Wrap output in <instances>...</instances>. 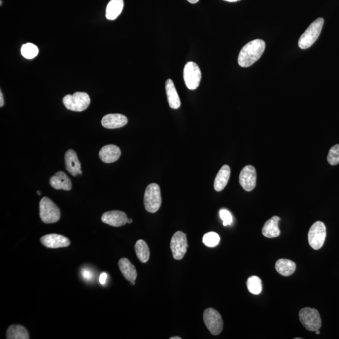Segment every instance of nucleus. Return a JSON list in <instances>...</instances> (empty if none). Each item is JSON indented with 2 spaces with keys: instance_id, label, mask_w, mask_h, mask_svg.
Wrapping results in <instances>:
<instances>
[{
  "instance_id": "f257e3e1",
  "label": "nucleus",
  "mask_w": 339,
  "mask_h": 339,
  "mask_svg": "<svg viewBox=\"0 0 339 339\" xmlns=\"http://www.w3.org/2000/svg\"><path fill=\"white\" fill-rule=\"evenodd\" d=\"M265 49V43L260 39L247 43L240 50L238 63L242 68L249 67L260 59Z\"/></svg>"
},
{
  "instance_id": "f03ea898",
  "label": "nucleus",
  "mask_w": 339,
  "mask_h": 339,
  "mask_svg": "<svg viewBox=\"0 0 339 339\" xmlns=\"http://www.w3.org/2000/svg\"><path fill=\"white\" fill-rule=\"evenodd\" d=\"M324 20L322 18H318L314 22L311 23L308 28L302 34L299 40V47L302 49H306L312 46L313 43L317 41L321 33Z\"/></svg>"
},
{
  "instance_id": "7ed1b4c3",
  "label": "nucleus",
  "mask_w": 339,
  "mask_h": 339,
  "mask_svg": "<svg viewBox=\"0 0 339 339\" xmlns=\"http://www.w3.org/2000/svg\"><path fill=\"white\" fill-rule=\"evenodd\" d=\"M63 104L70 111L82 112L88 108L91 100L88 93L77 92L74 95H68L63 98Z\"/></svg>"
},
{
  "instance_id": "20e7f679",
  "label": "nucleus",
  "mask_w": 339,
  "mask_h": 339,
  "mask_svg": "<svg viewBox=\"0 0 339 339\" xmlns=\"http://www.w3.org/2000/svg\"><path fill=\"white\" fill-rule=\"evenodd\" d=\"M40 216L45 224L56 223L60 219L61 212L51 199L44 197L40 202Z\"/></svg>"
},
{
  "instance_id": "39448f33",
  "label": "nucleus",
  "mask_w": 339,
  "mask_h": 339,
  "mask_svg": "<svg viewBox=\"0 0 339 339\" xmlns=\"http://www.w3.org/2000/svg\"><path fill=\"white\" fill-rule=\"evenodd\" d=\"M161 204L162 197L159 185L157 184L148 185L144 196V205L146 211L152 214L157 212Z\"/></svg>"
},
{
  "instance_id": "423d86ee",
  "label": "nucleus",
  "mask_w": 339,
  "mask_h": 339,
  "mask_svg": "<svg viewBox=\"0 0 339 339\" xmlns=\"http://www.w3.org/2000/svg\"><path fill=\"white\" fill-rule=\"evenodd\" d=\"M299 319L305 328L310 331H316L322 326L320 313L315 308H304L299 311Z\"/></svg>"
},
{
  "instance_id": "0eeeda50",
  "label": "nucleus",
  "mask_w": 339,
  "mask_h": 339,
  "mask_svg": "<svg viewBox=\"0 0 339 339\" xmlns=\"http://www.w3.org/2000/svg\"><path fill=\"white\" fill-rule=\"evenodd\" d=\"M326 227L321 221H317L311 226L308 232V242L315 250L322 248L326 238Z\"/></svg>"
},
{
  "instance_id": "6e6552de",
  "label": "nucleus",
  "mask_w": 339,
  "mask_h": 339,
  "mask_svg": "<svg viewBox=\"0 0 339 339\" xmlns=\"http://www.w3.org/2000/svg\"><path fill=\"white\" fill-rule=\"evenodd\" d=\"M184 79L187 88L194 90L198 88L201 79L200 68L194 62H188L184 69Z\"/></svg>"
},
{
  "instance_id": "1a4fd4ad",
  "label": "nucleus",
  "mask_w": 339,
  "mask_h": 339,
  "mask_svg": "<svg viewBox=\"0 0 339 339\" xmlns=\"http://www.w3.org/2000/svg\"><path fill=\"white\" fill-rule=\"evenodd\" d=\"M203 318L208 331L213 335H219L223 331V318L217 310L213 308L207 309L203 313Z\"/></svg>"
},
{
  "instance_id": "9d476101",
  "label": "nucleus",
  "mask_w": 339,
  "mask_h": 339,
  "mask_svg": "<svg viewBox=\"0 0 339 339\" xmlns=\"http://www.w3.org/2000/svg\"><path fill=\"white\" fill-rule=\"evenodd\" d=\"M170 247L174 259L182 260L186 254L188 248L186 235L180 231L174 234L171 238Z\"/></svg>"
},
{
  "instance_id": "9b49d317",
  "label": "nucleus",
  "mask_w": 339,
  "mask_h": 339,
  "mask_svg": "<svg viewBox=\"0 0 339 339\" xmlns=\"http://www.w3.org/2000/svg\"><path fill=\"white\" fill-rule=\"evenodd\" d=\"M256 171L253 166H246L242 169L239 175V182L242 187L247 192H250L256 185Z\"/></svg>"
},
{
  "instance_id": "f8f14e48",
  "label": "nucleus",
  "mask_w": 339,
  "mask_h": 339,
  "mask_svg": "<svg viewBox=\"0 0 339 339\" xmlns=\"http://www.w3.org/2000/svg\"><path fill=\"white\" fill-rule=\"evenodd\" d=\"M41 243L48 248L57 249L70 246V241L67 237L57 234H49L43 236L40 239Z\"/></svg>"
},
{
  "instance_id": "ddd939ff",
  "label": "nucleus",
  "mask_w": 339,
  "mask_h": 339,
  "mask_svg": "<svg viewBox=\"0 0 339 339\" xmlns=\"http://www.w3.org/2000/svg\"><path fill=\"white\" fill-rule=\"evenodd\" d=\"M66 170L71 175L76 177L81 175V164L80 163L77 153L73 150H68L64 156Z\"/></svg>"
},
{
  "instance_id": "4468645a",
  "label": "nucleus",
  "mask_w": 339,
  "mask_h": 339,
  "mask_svg": "<svg viewBox=\"0 0 339 339\" xmlns=\"http://www.w3.org/2000/svg\"><path fill=\"white\" fill-rule=\"evenodd\" d=\"M127 216L125 213L119 211V210L105 212L102 216V223L114 227L125 225L127 223Z\"/></svg>"
},
{
  "instance_id": "2eb2a0df",
  "label": "nucleus",
  "mask_w": 339,
  "mask_h": 339,
  "mask_svg": "<svg viewBox=\"0 0 339 339\" xmlns=\"http://www.w3.org/2000/svg\"><path fill=\"white\" fill-rule=\"evenodd\" d=\"M128 123V118L121 114H109L103 117L102 124L104 128L115 129L124 127Z\"/></svg>"
},
{
  "instance_id": "dca6fc26",
  "label": "nucleus",
  "mask_w": 339,
  "mask_h": 339,
  "mask_svg": "<svg viewBox=\"0 0 339 339\" xmlns=\"http://www.w3.org/2000/svg\"><path fill=\"white\" fill-rule=\"evenodd\" d=\"M50 184L56 190L69 191L72 189V182L68 176L63 171H58L50 180Z\"/></svg>"
},
{
  "instance_id": "f3484780",
  "label": "nucleus",
  "mask_w": 339,
  "mask_h": 339,
  "mask_svg": "<svg viewBox=\"0 0 339 339\" xmlns=\"http://www.w3.org/2000/svg\"><path fill=\"white\" fill-rule=\"evenodd\" d=\"M121 153L120 149L114 145L104 146L101 149L99 153L100 159L103 162L110 164L117 161L120 159Z\"/></svg>"
},
{
  "instance_id": "a211bd4d",
  "label": "nucleus",
  "mask_w": 339,
  "mask_h": 339,
  "mask_svg": "<svg viewBox=\"0 0 339 339\" xmlns=\"http://www.w3.org/2000/svg\"><path fill=\"white\" fill-rule=\"evenodd\" d=\"M166 91L167 101H168L170 107L173 109L179 108L181 106V102L172 80H167Z\"/></svg>"
},
{
  "instance_id": "6ab92c4d",
  "label": "nucleus",
  "mask_w": 339,
  "mask_h": 339,
  "mask_svg": "<svg viewBox=\"0 0 339 339\" xmlns=\"http://www.w3.org/2000/svg\"><path fill=\"white\" fill-rule=\"evenodd\" d=\"M280 218L278 216H273L268 220L262 229L263 235L267 238H275L280 235L281 231L279 229L278 223Z\"/></svg>"
},
{
  "instance_id": "aec40b11",
  "label": "nucleus",
  "mask_w": 339,
  "mask_h": 339,
  "mask_svg": "<svg viewBox=\"0 0 339 339\" xmlns=\"http://www.w3.org/2000/svg\"><path fill=\"white\" fill-rule=\"evenodd\" d=\"M119 268L125 279L128 281H135L138 276L135 266L132 265L128 259L123 258L118 262Z\"/></svg>"
},
{
  "instance_id": "412c9836",
  "label": "nucleus",
  "mask_w": 339,
  "mask_h": 339,
  "mask_svg": "<svg viewBox=\"0 0 339 339\" xmlns=\"http://www.w3.org/2000/svg\"><path fill=\"white\" fill-rule=\"evenodd\" d=\"M231 169L228 165H224L217 173L214 181V189L217 192L223 191L230 180Z\"/></svg>"
},
{
  "instance_id": "4be33fe9",
  "label": "nucleus",
  "mask_w": 339,
  "mask_h": 339,
  "mask_svg": "<svg viewBox=\"0 0 339 339\" xmlns=\"http://www.w3.org/2000/svg\"><path fill=\"white\" fill-rule=\"evenodd\" d=\"M276 271L283 276L292 275L296 270V264L287 259H279L275 264Z\"/></svg>"
},
{
  "instance_id": "5701e85b",
  "label": "nucleus",
  "mask_w": 339,
  "mask_h": 339,
  "mask_svg": "<svg viewBox=\"0 0 339 339\" xmlns=\"http://www.w3.org/2000/svg\"><path fill=\"white\" fill-rule=\"evenodd\" d=\"M124 7L123 0H111L106 8V16L107 19H116L122 12Z\"/></svg>"
},
{
  "instance_id": "b1692460",
  "label": "nucleus",
  "mask_w": 339,
  "mask_h": 339,
  "mask_svg": "<svg viewBox=\"0 0 339 339\" xmlns=\"http://www.w3.org/2000/svg\"><path fill=\"white\" fill-rule=\"evenodd\" d=\"M29 338L28 331L22 325H11L6 332V339H29Z\"/></svg>"
},
{
  "instance_id": "393cba45",
  "label": "nucleus",
  "mask_w": 339,
  "mask_h": 339,
  "mask_svg": "<svg viewBox=\"0 0 339 339\" xmlns=\"http://www.w3.org/2000/svg\"><path fill=\"white\" fill-rule=\"evenodd\" d=\"M135 250L137 257L141 263L148 262L150 256V249L145 240H138L135 245Z\"/></svg>"
},
{
  "instance_id": "a878e982",
  "label": "nucleus",
  "mask_w": 339,
  "mask_h": 339,
  "mask_svg": "<svg viewBox=\"0 0 339 339\" xmlns=\"http://www.w3.org/2000/svg\"><path fill=\"white\" fill-rule=\"evenodd\" d=\"M247 286L252 294L259 295L262 290V283L261 279L256 276H251L247 279Z\"/></svg>"
},
{
  "instance_id": "bb28decb",
  "label": "nucleus",
  "mask_w": 339,
  "mask_h": 339,
  "mask_svg": "<svg viewBox=\"0 0 339 339\" xmlns=\"http://www.w3.org/2000/svg\"><path fill=\"white\" fill-rule=\"evenodd\" d=\"M38 52L39 49L38 47L31 43H27L22 47V55L26 59H31L34 58V57L37 56Z\"/></svg>"
},
{
  "instance_id": "cd10ccee",
  "label": "nucleus",
  "mask_w": 339,
  "mask_h": 339,
  "mask_svg": "<svg viewBox=\"0 0 339 339\" xmlns=\"http://www.w3.org/2000/svg\"><path fill=\"white\" fill-rule=\"evenodd\" d=\"M203 242L206 246L209 247H216L220 242L219 235L215 232L206 233L203 237Z\"/></svg>"
},
{
  "instance_id": "c85d7f7f",
  "label": "nucleus",
  "mask_w": 339,
  "mask_h": 339,
  "mask_svg": "<svg viewBox=\"0 0 339 339\" xmlns=\"http://www.w3.org/2000/svg\"><path fill=\"white\" fill-rule=\"evenodd\" d=\"M327 160L332 166H335L339 163V144L334 145L330 149Z\"/></svg>"
},
{
  "instance_id": "c756f323",
  "label": "nucleus",
  "mask_w": 339,
  "mask_h": 339,
  "mask_svg": "<svg viewBox=\"0 0 339 339\" xmlns=\"http://www.w3.org/2000/svg\"><path fill=\"white\" fill-rule=\"evenodd\" d=\"M219 216L221 219L223 220V225L227 226L231 225L233 222V217L231 216V213L226 209H222L220 210Z\"/></svg>"
},
{
  "instance_id": "7c9ffc66",
  "label": "nucleus",
  "mask_w": 339,
  "mask_h": 339,
  "mask_svg": "<svg viewBox=\"0 0 339 339\" xmlns=\"http://www.w3.org/2000/svg\"><path fill=\"white\" fill-rule=\"evenodd\" d=\"M82 277L87 281H90L93 278V273L88 269H84L82 271Z\"/></svg>"
},
{
  "instance_id": "2f4dec72",
  "label": "nucleus",
  "mask_w": 339,
  "mask_h": 339,
  "mask_svg": "<svg viewBox=\"0 0 339 339\" xmlns=\"http://www.w3.org/2000/svg\"><path fill=\"white\" fill-rule=\"evenodd\" d=\"M107 278V274L106 273H105V272H103V273L101 274V275L100 276V283L102 284V285H104V284L106 282Z\"/></svg>"
},
{
  "instance_id": "473e14b6",
  "label": "nucleus",
  "mask_w": 339,
  "mask_h": 339,
  "mask_svg": "<svg viewBox=\"0 0 339 339\" xmlns=\"http://www.w3.org/2000/svg\"><path fill=\"white\" fill-rule=\"evenodd\" d=\"M4 106V98L3 93L1 91L0 92V107H2Z\"/></svg>"
},
{
  "instance_id": "72a5a7b5",
  "label": "nucleus",
  "mask_w": 339,
  "mask_h": 339,
  "mask_svg": "<svg viewBox=\"0 0 339 339\" xmlns=\"http://www.w3.org/2000/svg\"><path fill=\"white\" fill-rule=\"evenodd\" d=\"M188 2H189L191 4H196L197 3H198L199 0H187Z\"/></svg>"
},
{
  "instance_id": "f704fd0d",
  "label": "nucleus",
  "mask_w": 339,
  "mask_h": 339,
  "mask_svg": "<svg viewBox=\"0 0 339 339\" xmlns=\"http://www.w3.org/2000/svg\"><path fill=\"white\" fill-rule=\"evenodd\" d=\"M224 1L231 2V3H233V2L239 1H240V0H224Z\"/></svg>"
},
{
  "instance_id": "c9c22d12",
  "label": "nucleus",
  "mask_w": 339,
  "mask_h": 339,
  "mask_svg": "<svg viewBox=\"0 0 339 339\" xmlns=\"http://www.w3.org/2000/svg\"><path fill=\"white\" fill-rule=\"evenodd\" d=\"M170 339H181L182 338H181L180 337L175 336V337H172V338H170Z\"/></svg>"
},
{
  "instance_id": "e433bc0d",
  "label": "nucleus",
  "mask_w": 339,
  "mask_h": 339,
  "mask_svg": "<svg viewBox=\"0 0 339 339\" xmlns=\"http://www.w3.org/2000/svg\"><path fill=\"white\" fill-rule=\"evenodd\" d=\"M132 219H128L127 220V223L128 224H131L132 223Z\"/></svg>"
},
{
  "instance_id": "4c0bfd02",
  "label": "nucleus",
  "mask_w": 339,
  "mask_h": 339,
  "mask_svg": "<svg viewBox=\"0 0 339 339\" xmlns=\"http://www.w3.org/2000/svg\"><path fill=\"white\" fill-rule=\"evenodd\" d=\"M130 283H131V285H135V281H130Z\"/></svg>"
},
{
  "instance_id": "58836bf2",
  "label": "nucleus",
  "mask_w": 339,
  "mask_h": 339,
  "mask_svg": "<svg viewBox=\"0 0 339 339\" xmlns=\"http://www.w3.org/2000/svg\"><path fill=\"white\" fill-rule=\"evenodd\" d=\"M315 332H316V334H318H318H320V332L319 331V330H317V331H316Z\"/></svg>"
},
{
  "instance_id": "ea45409f",
  "label": "nucleus",
  "mask_w": 339,
  "mask_h": 339,
  "mask_svg": "<svg viewBox=\"0 0 339 339\" xmlns=\"http://www.w3.org/2000/svg\"><path fill=\"white\" fill-rule=\"evenodd\" d=\"M36 192H37V194H38V195H40V194H41V192H40V191H38Z\"/></svg>"
},
{
  "instance_id": "a19ab883",
  "label": "nucleus",
  "mask_w": 339,
  "mask_h": 339,
  "mask_svg": "<svg viewBox=\"0 0 339 339\" xmlns=\"http://www.w3.org/2000/svg\"><path fill=\"white\" fill-rule=\"evenodd\" d=\"M0 2H1V3H0V4H1H1H2V1H1H1H0Z\"/></svg>"
}]
</instances>
